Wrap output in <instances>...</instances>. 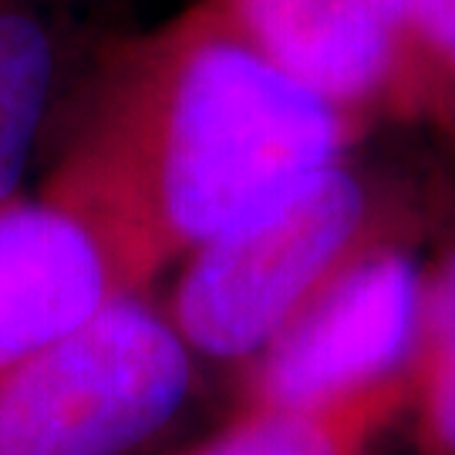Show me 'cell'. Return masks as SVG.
<instances>
[{
  "label": "cell",
  "instance_id": "6da1fadb",
  "mask_svg": "<svg viewBox=\"0 0 455 455\" xmlns=\"http://www.w3.org/2000/svg\"><path fill=\"white\" fill-rule=\"evenodd\" d=\"M368 122L287 78L203 0L75 68L34 196L78 220L122 291L351 156Z\"/></svg>",
  "mask_w": 455,
  "mask_h": 455
},
{
  "label": "cell",
  "instance_id": "7a4b0ae2",
  "mask_svg": "<svg viewBox=\"0 0 455 455\" xmlns=\"http://www.w3.org/2000/svg\"><path fill=\"white\" fill-rule=\"evenodd\" d=\"M425 233L428 193L344 156L196 246L176 267L163 310L196 358L243 371L344 267Z\"/></svg>",
  "mask_w": 455,
  "mask_h": 455
},
{
  "label": "cell",
  "instance_id": "3957f363",
  "mask_svg": "<svg viewBox=\"0 0 455 455\" xmlns=\"http://www.w3.org/2000/svg\"><path fill=\"white\" fill-rule=\"evenodd\" d=\"M199 358L122 291L0 374V455H135L189 405Z\"/></svg>",
  "mask_w": 455,
  "mask_h": 455
},
{
  "label": "cell",
  "instance_id": "277c9868",
  "mask_svg": "<svg viewBox=\"0 0 455 455\" xmlns=\"http://www.w3.org/2000/svg\"><path fill=\"white\" fill-rule=\"evenodd\" d=\"M419 243L402 236L374 246L310 297L240 371L236 408L307 411L402 381L422 310Z\"/></svg>",
  "mask_w": 455,
  "mask_h": 455
},
{
  "label": "cell",
  "instance_id": "5b68a950",
  "mask_svg": "<svg viewBox=\"0 0 455 455\" xmlns=\"http://www.w3.org/2000/svg\"><path fill=\"white\" fill-rule=\"evenodd\" d=\"M227 20L287 78L371 122L391 112L398 31L371 0H216Z\"/></svg>",
  "mask_w": 455,
  "mask_h": 455
},
{
  "label": "cell",
  "instance_id": "8992f818",
  "mask_svg": "<svg viewBox=\"0 0 455 455\" xmlns=\"http://www.w3.org/2000/svg\"><path fill=\"white\" fill-rule=\"evenodd\" d=\"M115 293L112 263L78 220L34 193L0 203V374Z\"/></svg>",
  "mask_w": 455,
  "mask_h": 455
},
{
  "label": "cell",
  "instance_id": "52a82bcc",
  "mask_svg": "<svg viewBox=\"0 0 455 455\" xmlns=\"http://www.w3.org/2000/svg\"><path fill=\"white\" fill-rule=\"evenodd\" d=\"M71 41L41 0H0V203L24 193L75 75Z\"/></svg>",
  "mask_w": 455,
  "mask_h": 455
},
{
  "label": "cell",
  "instance_id": "ba28073f",
  "mask_svg": "<svg viewBox=\"0 0 455 455\" xmlns=\"http://www.w3.org/2000/svg\"><path fill=\"white\" fill-rule=\"evenodd\" d=\"M432 250L422 267L419 334L405 374L408 455H455V180L428 193Z\"/></svg>",
  "mask_w": 455,
  "mask_h": 455
},
{
  "label": "cell",
  "instance_id": "9c48e42d",
  "mask_svg": "<svg viewBox=\"0 0 455 455\" xmlns=\"http://www.w3.org/2000/svg\"><path fill=\"white\" fill-rule=\"evenodd\" d=\"M405 378L307 411L236 408L227 425L172 455H368L398 425Z\"/></svg>",
  "mask_w": 455,
  "mask_h": 455
},
{
  "label": "cell",
  "instance_id": "30bf717a",
  "mask_svg": "<svg viewBox=\"0 0 455 455\" xmlns=\"http://www.w3.org/2000/svg\"><path fill=\"white\" fill-rule=\"evenodd\" d=\"M391 115L425 122L455 142V0H411Z\"/></svg>",
  "mask_w": 455,
  "mask_h": 455
}]
</instances>
